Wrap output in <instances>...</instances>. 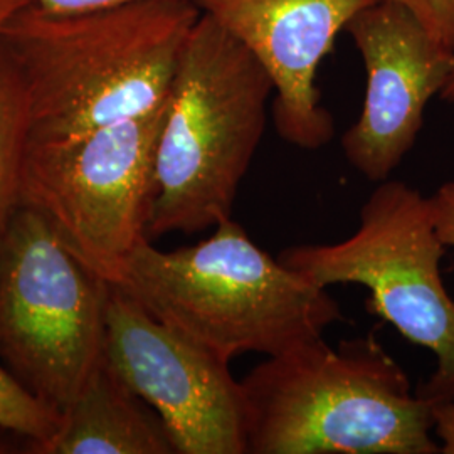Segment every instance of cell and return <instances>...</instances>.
Returning <instances> with one entry per match:
<instances>
[{
	"label": "cell",
	"mask_w": 454,
	"mask_h": 454,
	"mask_svg": "<svg viewBox=\"0 0 454 454\" xmlns=\"http://www.w3.org/2000/svg\"><path fill=\"white\" fill-rule=\"evenodd\" d=\"M202 16L194 0L54 12L37 2L0 34L29 105L31 140H59L152 114L170 95Z\"/></svg>",
	"instance_id": "1"
},
{
	"label": "cell",
	"mask_w": 454,
	"mask_h": 454,
	"mask_svg": "<svg viewBox=\"0 0 454 454\" xmlns=\"http://www.w3.org/2000/svg\"><path fill=\"white\" fill-rule=\"evenodd\" d=\"M246 454H438L433 403L373 337H324L241 379Z\"/></svg>",
	"instance_id": "2"
},
{
	"label": "cell",
	"mask_w": 454,
	"mask_h": 454,
	"mask_svg": "<svg viewBox=\"0 0 454 454\" xmlns=\"http://www.w3.org/2000/svg\"><path fill=\"white\" fill-rule=\"evenodd\" d=\"M194 246L160 251L145 239L114 286L215 356H279L324 337L341 313L330 293L271 258L231 219Z\"/></svg>",
	"instance_id": "3"
},
{
	"label": "cell",
	"mask_w": 454,
	"mask_h": 454,
	"mask_svg": "<svg viewBox=\"0 0 454 454\" xmlns=\"http://www.w3.org/2000/svg\"><path fill=\"white\" fill-rule=\"evenodd\" d=\"M275 86L258 58L202 11L180 56L155 155L148 239L232 217Z\"/></svg>",
	"instance_id": "4"
},
{
	"label": "cell",
	"mask_w": 454,
	"mask_h": 454,
	"mask_svg": "<svg viewBox=\"0 0 454 454\" xmlns=\"http://www.w3.org/2000/svg\"><path fill=\"white\" fill-rule=\"evenodd\" d=\"M444 251L431 197L387 179L364 202L350 238L290 246L278 258L318 288H367L371 311L436 357V371L418 392L436 404L454 401V300L439 270Z\"/></svg>",
	"instance_id": "5"
},
{
	"label": "cell",
	"mask_w": 454,
	"mask_h": 454,
	"mask_svg": "<svg viewBox=\"0 0 454 454\" xmlns=\"http://www.w3.org/2000/svg\"><path fill=\"white\" fill-rule=\"evenodd\" d=\"M110 283L19 206L0 236V364L61 414L105 356Z\"/></svg>",
	"instance_id": "6"
},
{
	"label": "cell",
	"mask_w": 454,
	"mask_h": 454,
	"mask_svg": "<svg viewBox=\"0 0 454 454\" xmlns=\"http://www.w3.org/2000/svg\"><path fill=\"white\" fill-rule=\"evenodd\" d=\"M165 114L167 103L80 137L29 140L26 150L20 204L39 212L66 247L110 285L148 239Z\"/></svg>",
	"instance_id": "7"
},
{
	"label": "cell",
	"mask_w": 454,
	"mask_h": 454,
	"mask_svg": "<svg viewBox=\"0 0 454 454\" xmlns=\"http://www.w3.org/2000/svg\"><path fill=\"white\" fill-rule=\"evenodd\" d=\"M105 360L160 418L177 454H246L241 380L231 362L110 285Z\"/></svg>",
	"instance_id": "8"
},
{
	"label": "cell",
	"mask_w": 454,
	"mask_h": 454,
	"mask_svg": "<svg viewBox=\"0 0 454 454\" xmlns=\"http://www.w3.org/2000/svg\"><path fill=\"white\" fill-rule=\"evenodd\" d=\"M345 31L367 73L364 106L343 133L348 163L371 182L390 179L416 144L431 98L454 69V52L436 44L421 22L394 0L362 9Z\"/></svg>",
	"instance_id": "9"
},
{
	"label": "cell",
	"mask_w": 454,
	"mask_h": 454,
	"mask_svg": "<svg viewBox=\"0 0 454 454\" xmlns=\"http://www.w3.org/2000/svg\"><path fill=\"white\" fill-rule=\"evenodd\" d=\"M379 0H200V9L239 39L268 71L279 137L318 150L335 133L320 105L317 71L335 37L358 12Z\"/></svg>",
	"instance_id": "10"
},
{
	"label": "cell",
	"mask_w": 454,
	"mask_h": 454,
	"mask_svg": "<svg viewBox=\"0 0 454 454\" xmlns=\"http://www.w3.org/2000/svg\"><path fill=\"white\" fill-rule=\"evenodd\" d=\"M34 454H177L162 418L103 360Z\"/></svg>",
	"instance_id": "11"
},
{
	"label": "cell",
	"mask_w": 454,
	"mask_h": 454,
	"mask_svg": "<svg viewBox=\"0 0 454 454\" xmlns=\"http://www.w3.org/2000/svg\"><path fill=\"white\" fill-rule=\"evenodd\" d=\"M31 140L29 105L16 67L0 49V236L20 206V179Z\"/></svg>",
	"instance_id": "12"
},
{
	"label": "cell",
	"mask_w": 454,
	"mask_h": 454,
	"mask_svg": "<svg viewBox=\"0 0 454 454\" xmlns=\"http://www.w3.org/2000/svg\"><path fill=\"white\" fill-rule=\"evenodd\" d=\"M61 422L63 414L58 409L34 397L0 364V429L33 439L35 450L59 431Z\"/></svg>",
	"instance_id": "13"
},
{
	"label": "cell",
	"mask_w": 454,
	"mask_h": 454,
	"mask_svg": "<svg viewBox=\"0 0 454 454\" xmlns=\"http://www.w3.org/2000/svg\"><path fill=\"white\" fill-rule=\"evenodd\" d=\"M421 22L441 48L454 52V0H394Z\"/></svg>",
	"instance_id": "14"
},
{
	"label": "cell",
	"mask_w": 454,
	"mask_h": 454,
	"mask_svg": "<svg viewBox=\"0 0 454 454\" xmlns=\"http://www.w3.org/2000/svg\"><path fill=\"white\" fill-rule=\"evenodd\" d=\"M434 224L446 247H454V180L446 182L431 195Z\"/></svg>",
	"instance_id": "15"
},
{
	"label": "cell",
	"mask_w": 454,
	"mask_h": 454,
	"mask_svg": "<svg viewBox=\"0 0 454 454\" xmlns=\"http://www.w3.org/2000/svg\"><path fill=\"white\" fill-rule=\"evenodd\" d=\"M433 433L438 439L439 451L454 454V401L433 404Z\"/></svg>",
	"instance_id": "16"
},
{
	"label": "cell",
	"mask_w": 454,
	"mask_h": 454,
	"mask_svg": "<svg viewBox=\"0 0 454 454\" xmlns=\"http://www.w3.org/2000/svg\"><path fill=\"white\" fill-rule=\"evenodd\" d=\"M41 7L54 11V12H78V11H90V9H101V7H112L120 4H129L135 0H34ZM200 2V0H194Z\"/></svg>",
	"instance_id": "17"
},
{
	"label": "cell",
	"mask_w": 454,
	"mask_h": 454,
	"mask_svg": "<svg viewBox=\"0 0 454 454\" xmlns=\"http://www.w3.org/2000/svg\"><path fill=\"white\" fill-rule=\"evenodd\" d=\"M31 2L34 0H0V34H2L4 26L7 24V20L14 16L17 11L29 5Z\"/></svg>",
	"instance_id": "18"
},
{
	"label": "cell",
	"mask_w": 454,
	"mask_h": 454,
	"mask_svg": "<svg viewBox=\"0 0 454 454\" xmlns=\"http://www.w3.org/2000/svg\"><path fill=\"white\" fill-rule=\"evenodd\" d=\"M439 97L442 98V99H446V101H453L454 103V69L450 82H446V86L442 88V91H441Z\"/></svg>",
	"instance_id": "19"
}]
</instances>
